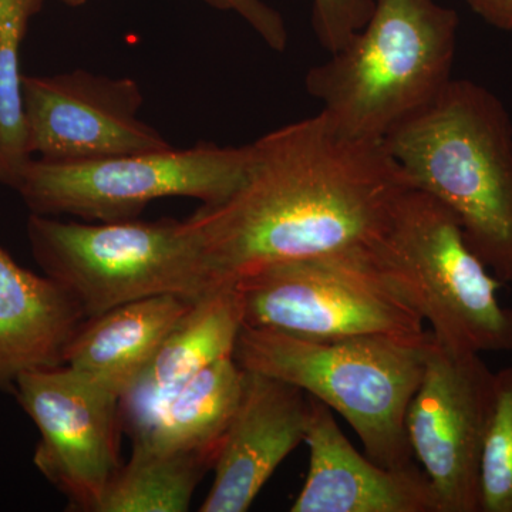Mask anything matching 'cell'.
<instances>
[{
	"mask_svg": "<svg viewBox=\"0 0 512 512\" xmlns=\"http://www.w3.org/2000/svg\"><path fill=\"white\" fill-rule=\"evenodd\" d=\"M217 453L131 450L130 460L111 478L97 512H185Z\"/></svg>",
	"mask_w": 512,
	"mask_h": 512,
	"instance_id": "cell-18",
	"label": "cell"
},
{
	"mask_svg": "<svg viewBox=\"0 0 512 512\" xmlns=\"http://www.w3.org/2000/svg\"><path fill=\"white\" fill-rule=\"evenodd\" d=\"M430 336L421 343L309 339L244 326L234 359L242 369L292 384L339 413L370 460L400 470L414 466L406 413L423 376Z\"/></svg>",
	"mask_w": 512,
	"mask_h": 512,
	"instance_id": "cell-4",
	"label": "cell"
},
{
	"mask_svg": "<svg viewBox=\"0 0 512 512\" xmlns=\"http://www.w3.org/2000/svg\"><path fill=\"white\" fill-rule=\"evenodd\" d=\"M308 394L245 370L244 389L215 458L201 512H244L285 458L305 440Z\"/></svg>",
	"mask_w": 512,
	"mask_h": 512,
	"instance_id": "cell-12",
	"label": "cell"
},
{
	"mask_svg": "<svg viewBox=\"0 0 512 512\" xmlns=\"http://www.w3.org/2000/svg\"><path fill=\"white\" fill-rule=\"evenodd\" d=\"M383 278L429 322L447 348L512 353V309L498 299L500 279L467 244L453 212L410 188L382 234L365 247Z\"/></svg>",
	"mask_w": 512,
	"mask_h": 512,
	"instance_id": "cell-5",
	"label": "cell"
},
{
	"mask_svg": "<svg viewBox=\"0 0 512 512\" xmlns=\"http://www.w3.org/2000/svg\"><path fill=\"white\" fill-rule=\"evenodd\" d=\"M413 188L453 212L467 244L512 282V121L501 100L451 80L430 106L384 138Z\"/></svg>",
	"mask_w": 512,
	"mask_h": 512,
	"instance_id": "cell-2",
	"label": "cell"
},
{
	"mask_svg": "<svg viewBox=\"0 0 512 512\" xmlns=\"http://www.w3.org/2000/svg\"><path fill=\"white\" fill-rule=\"evenodd\" d=\"M84 320L62 286L23 268L0 247V390L12 393L23 373L64 365Z\"/></svg>",
	"mask_w": 512,
	"mask_h": 512,
	"instance_id": "cell-15",
	"label": "cell"
},
{
	"mask_svg": "<svg viewBox=\"0 0 512 512\" xmlns=\"http://www.w3.org/2000/svg\"><path fill=\"white\" fill-rule=\"evenodd\" d=\"M244 326L309 339L421 343L424 319L367 258L365 247L265 266L238 281Z\"/></svg>",
	"mask_w": 512,
	"mask_h": 512,
	"instance_id": "cell-8",
	"label": "cell"
},
{
	"mask_svg": "<svg viewBox=\"0 0 512 512\" xmlns=\"http://www.w3.org/2000/svg\"><path fill=\"white\" fill-rule=\"evenodd\" d=\"M245 369L234 356L218 360L188 380L131 437L133 448L148 453L220 451L222 439L244 389Z\"/></svg>",
	"mask_w": 512,
	"mask_h": 512,
	"instance_id": "cell-17",
	"label": "cell"
},
{
	"mask_svg": "<svg viewBox=\"0 0 512 512\" xmlns=\"http://www.w3.org/2000/svg\"><path fill=\"white\" fill-rule=\"evenodd\" d=\"M249 144L198 143L150 153L90 161L32 158L15 190L30 214L72 215L87 222L136 220L148 204L164 198L225 200L244 178Z\"/></svg>",
	"mask_w": 512,
	"mask_h": 512,
	"instance_id": "cell-7",
	"label": "cell"
},
{
	"mask_svg": "<svg viewBox=\"0 0 512 512\" xmlns=\"http://www.w3.org/2000/svg\"><path fill=\"white\" fill-rule=\"evenodd\" d=\"M211 8L231 12L239 16L254 30L256 35L276 52H284L288 46V29L281 13L264 0H202Z\"/></svg>",
	"mask_w": 512,
	"mask_h": 512,
	"instance_id": "cell-22",
	"label": "cell"
},
{
	"mask_svg": "<svg viewBox=\"0 0 512 512\" xmlns=\"http://www.w3.org/2000/svg\"><path fill=\"white\" fill-rule=\"evenodd\" d=\"M480 512H512V365L495 372L493 413L481 456Z\"/></svg>",
	"mask_w": 512,
	"mask_h": 512,
	"instance_id": "cell-20",
	"label": "cell"
},
{
	"mask_svg": "<svg viewBox=\"0 0 512 512\" xmlns=\"http://www.w3.org/2000/svg\"><path fill=\"white\" fill-rule=\"evenodd\" d=\"M12 393L39 430L37 470L73 510L97 512L121 467L120 396L66 365L23 373Z\"/></svg>",
	"mask_w": 512,
	"mask_h": 512,
	"instance_id": "cell-10",
	"label": "cell"
},
{
	"mask_svg": "<svg viewBox=\"0 0 512 512\" xmlns=\"http://www.w3.org/2000/svg\"><path fill=\"white\" fill-rule=\"evenodd\" d=\"M244 311L237 286L215 289L191 303L156 355L120 400L121 427L133 437L188 380L234 356Z\"/></svg>",
	"mask_w": 512,
	"mask_h": 512,
	"instance_id": "cell-14",
	"label": "cell"
},
{
	"mask_svg": "<svg viewBox=\"0 0 512 512\" xmlns=\"http://www.w3.org/2000/svg\"><path fill=\"white\" fill-rule=\"evenodd\" d=\"M410 188L384 140L349 136L319 113L249 144L238 187L187 222L218 289L279 262L367 247Z\"/></svg>",
	"mask_w": 512,
	"mask_h": 512,
	"instance_id": "cell-1",
	"label": "cell"
},
{
	"mask_svg": "<svg viewBox=\"0 0 512 512\" xmlns=\"http://www.w3.org/2000/svg\"><path fill=\"white\" fill-rule=\"evenodd\" d=\"M375 0H313L316 39L329 53L343 49L365 26Z\"/></svg>",
	"mask_w": 512,
	"mask_h": 512,
	"instance_id": "cell-21",
	"label": "cell"
},
{
	"mask_svg": "<svg viewBox=\"0 0 512 512\" xmlns=\"http://www.w3.org/2000/svg\"><path fill=\"white\" fill-rule=\"evenodd\" d=\"M143 103L140 84L130 77L86 70L23 76L28 153L70 163L173 147L140 119Z\"/></svg>",
	"mask_w": 512,
	"mask_h": 512,
	"instance_id": "cell-11",
	"label": "cell"
},
{
	"mask_svg": "<svg viewBox=\"0 0 512 512\" xmlns=\"http://www.w3.org/2000/svg\"><path fill=\"white\" fill-rule=\"evenodd\" d=\"M45 0H0V184L15 188L33 157L26 146L20 50Z\"/></svg>",
	"mask_w": 512,
	"mask_h": 512,
	"instance_id": "cell-19",
	"label": "cell"
},
{
	"mask_svg": "<svg viewBox=\"0 0 512 512\" xmlns=\"http://www.w3.org/2000/svg\"><path fill=\"white\" fill-rule=\"evenodd\" d=\"M494 396L495 372L480 353L447 348L430 336L406 434L429 478L436 512H480L481 456Z\"/></svg>",
	"mask_w": 512,
	"mask_h": 512,
	"instance_id": "cell-9",
	"label": "cell"
},
{
	"mask_svg": "<svg viewBox=\"0 0 512 512\" xmlns=\"http://www.w3.org/2000/svg\"><path fill=\"white\" fill-rule=\"evenodd\" d=\"M458 26L436 0H375L348 45L309 70L306 90L343 133L384 140L453 80Z\"/></svg>",
	"mask_w": 512,
	"mask_h": 512,
	"instance_id": "cell-3",
	"label": "cell"
},
{
	"mask_svg": "<svg viewBox=\"0 0 512 512\" xmlns=\"http://www.w3.org/2000/svg\"><path fill=\"white\" fill-rule=\"evenodd\" d=\"M488 25L512 32V0H464Z\"/></svg>",
	"mask_w": 512,
	"mask_h": 512,
	"instance_id": "cell-23",
	"label": "cell"
},
{
	"mask_svg": "<svg viewBox=\"0 0 512 512\" xmlns=\"http://www.w3.org/2000/svg\"><path fill=\"white\" fill-rule=\"evenodd\" d=\"M308 403V476L292 512H436L421 468L379 466L350 444L328 406L309 394Z\"/></svg>",
	"mask_w": 512,
	"mask_h": 512,
	"instance_id": "cell-13",
	"label": "cell"
},
{
	"mask_svg": "<svg viewBox=\"0 0 512 512\" xmlns=\"http://www.w3.org/2000/svg\"><path fill=\"white\" fill-rule=\"evenodd\" d=\"M192 302L151 296L86 319L67 346L64 365L93 377L121 400Z\"/></svg>",
	"mask_w": 512,
	"mask_h": 512,
	"instance_id": "cell-16",
	"label": "cell"
},
{
	"mask_svg": "<svg viewBox=\"0 0 512 512\" xmlns=\"http://www.w3.org/2000/svg\"><path fill=\"white\" fill-rule=\"evenodd\" d=\"M30 252L86 319L151 296L215 291L187 218L74 222L30 214Z\"/></svg>",
	"mask_w": 512,
	"mask_h": 512,
	"instance_id": "cell-6",
	"label": "cell"
},
{
	"mask_svg": "<svg viewBox=\"0 0 512 512\" xmlns=\"http://www.w3.org/2000/svg\"><path fill=\"white\" fill-rule=\"evenodd\" d=\"M64 5L70 6V8H79V6L86 5L90 0H60Z\"/></svg>",
	"mask_w": 512,
	"mask_h": 512,
	"instance_id": "cell-24",
	"label": "cell"
}]
</instances>
